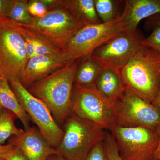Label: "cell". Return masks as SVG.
Segmentation results:
<instances>
[{
  "instance_id": "obj_24",
  "label": "cell",
  "mask_w": 160,
  "mask_h": 160,
  "mask_svg": "<svg viewBox=\"0 0 160 160\" xmlns=\"http://www.w3.org/2000/svg\"><path fill=\"white\" fill-rule=\"evenodd\" d=\"M104 142L109 160H122L116 142L111 133L108 131Z\"/></svg>"
},
{
  "instance_id": "obj_37",
  "label": "cell",
  "mask_w": 160,
  "mask_h": 160,
  "mask_svg": "<svg viewBox=\"0 0 160 160\" xmlns=\"http://www.w3.org/2000/svg\"></svg>"
},
{
  "instance_id": "obj_9",
  "label": "cell",
  "mask_w": 160,
  "mask_h": 160,
  "mask_svg": "<svg viewBox=\"0 0 160 160\" xmlns=\"http://www.w3.org/2000/svg\"><path fill=\"white\" fill-rule=\"evenodd\" d=\"M122 160H154L159 137L155 130L143 126L112 129Z\"/></svg>"
},
{
  "instance_id": "obj_33",
  "label": "cell",
  "mask_w": 160,
  "mask_h": 160,
  "mask_svg": "<svg viewBox=\"0 0 160 160\" xmlns=\"http://www.w3.org/2000/svg\"><path fill=\"white\" fill-rule=\"evenodd\" d=\"M47 160H66L59 155H53L51 156Z\"/></svg>"
},
{
  "instance_id": "obj_3",
  "label": "cell",
  "mask_w": 160,
  "mask_h": 160,
  "mask_svg": "<svg viewBox=\"0 0 160 160\" xmlns=\"http://www.w3.org/2000/svg\"><path fill=\"white\" fill-rule=\"evenodd\" d=\"M63 127L64 136L57 148L66 160H84L97 144L104 141L105 130L91 121L71 112Z\"/></svg>"
},
{
  "instance_id": "obj_14",
  "label": "cell",
  "mask_w": 160,
  "mask_h": 160,
  "mask_svg": "<svg viewBox=\"0 0 160 160\" xmlns=\"http://www.w3.org/2000/svg\"><path fill=\"white\" fill-rule=\"evenodd\" d=\"M123 12L129 23V30L133 31L141 21L160 13V0H126Z\"/></svg>"
},
{
  "instance_id": "obj_1",
  "label": "cell",
  "mask_w": 160,
  "mask_h": 160,
  "mask_svg": "<svg viewBox=\"0 0 160 160\" xmlns=\"http://www.w3.org/2000/svg\"><path fill=\"white\" fill-rule=\"evenodd\" d=\"M80 61L68 63L27 89L47 105L61 128L71 112L72 93Z\"/></svg>"
},
{
  "instance_id": "obj_32",
  "label": "cell",
  "mask_w": 160,
  "mask_h": 160,
  "mask_svg": "<svg viewBox=\"0 0 160 160\" xmlns=\"http://www.w3.org/2000/svg\"><path fill=\"white\" fill-rule=\"evenodd\" d=\"M152 104L157 106L160 110V89L159 92H158L155 99L154 100V102Z\"/></svg>"
},
{
  "instance_id": "obj_28",
  "label": "cell",
  "mask_w": 160,
  "mask_h": 160,
  "mask_svg": "<svg viewBox=\"0 0 160 160\" xmlns=\"http://www.w3.org/2000/svg\"><path fill=\"white\" fill-rule=\"evenodd\" d=\"M12 0H0V18L9 17Z\"/></svg>"
},
{
  "instance_id": "obj_30",
  "label": "cell",
  "mask_w": 160,
  "mask_h": 160,
  "mask_svg": "<svg viewBox=\"0 0 160 160\" xmlns=\"http://www.w3.org/2000/svg\"><path fill=\"white\" fill-rule=\"evenodd\" d=\"M15 146L9 143L7 145H0V160H5L4 158L6 154L13 150Z\"/></svg>"
},
{
  "instance_id": "obj_18",
  "label": "cell",
  "mask_w": 160,
  "mask_h": 160,
  "mask_svg": "<svg viewBox=\"0 0 160 160\" xmlns=\"http://www.w3.org/2000/svg\"><path fill=\"white\" fill-rule=\"evenodd\" d=\"M0 99L3 108L13 112L22 123L25 130L30 128V118L23 109L12 89L9 81L0 77Z\"/></svg>"
},
{
  "instance_id": "obj_11",
  "label": "cell",
  "mask_w": 160,
  "mask_h": 160,
  "mask_svg": "<svg viewBox=\"0 0 160 160\" xmlns=\"http://www.w3.org/2000/svg\"><path fill=\"white\" fill-rule=\"evenodd\" d=\"M25 41L14 25L7 18L0 26V69L6 79H20L28 62Z\"/></svg>"
},
{
  "instance_id": "obj_5",
  "label": "cell",
  "mask_w": 160,
  "mask_h": 160,
  "mask_svg": "<svg viewBox=\"0 0 160 160\" xmlns=\"http://www.w3.org/2000/svg\"><path fill=\"white\" fill-rule=\"evenodd\" d=\"M114 102L96 89L74 84L72 93L71 112L111 131L115 126Z\"/></svg>"
},
{
  "instance_id": "obj_27",
  "label": "cell",
  "mask_w": 160,
  "mask_h": 160,
  "mask_svg": "<svg viewBox=\"0 0 160 160\" xmlns=\"http://www.w3.org/2000/svg\"><path fill=\"white\" fill-rule=\"evenodd\" d=\"M160 25V13L146 19L144 27L147 31H152L157 26Z\"/></svg>"
},
{
  "instance_id": "obj_34",
  "label": "cell",
  "mask_w": 160,
  "mask_h": 160,
  "mask_svg": "<svg viewBox=\"0 0 160 160\" xmlns=\"http://www.w3.org/2000/svg\"><path fill=\"white\" fill-rule=\"evenodd\" d=\"M7 19V18H0V26L4 24Z\"/></svg>"
},
{
  "instance_id": "obj_17",
  "label": "cell",
  "mask_w": 160,
  "mask_h": 160,
  "mask_svg": "<svg viewBox=\"0 0 160 160\" xmlns=\"http://www.w3.org/2000/svg\"><path fill=\"white\" fill-rule=\"evenodd\" d=\"M96 89L111 101H116L125 89L119 73L110 69H103L98 78Z\"/></svg>"
},
{
  "instance_id": "obj_12",
  "label": "cell",
  "mask_w": 160,
  "mask_h": 160,
  "mask_svg": "<svg viewBox=\"0 0 160 160\" xmlns=\"http://www.w3.org/2000/svg\"><path fill=\"white\" fill-rule=\"evenodd\" d=\"M10 141L28 160H47L51 156L59 155L37 127H30L20 135L13 136Z\"/></svg>"
},
{
  "instance_id": "obj_15",
  "label": "cell",
  "mask_w": 160,
  "mask_h": 160,
  "mask_svg": "<svg viewBox=\"0 0 160 160\" xmlns=\"http://www.w3.org/2000/svg\"><path fill=\"white\" fill-rule=\"evenodd\" d=\"M57 6H62L68 9L74 16L86 25L102 23L97 13L94 0H55L53 8Z\"/></svg>"
},
{
  "instance_id": "obj_25",
  "label": "cell",
  "mask_w": 160,
  "mask_h": 160,
  "mask_svg": "<svg viewBox=\"0 0 160 160\" xmlns=\"http://www.w3.org/2000/svg\"><path fill=\"white\" fill-rule=\"evenodd\" d=\"M84 160H109L104 141L97 144Z\"/></svg>"
},
{
  "instance_id": "obj_20",
  "label": "cell",
  "mask_w": 160,
  "mask_h": 160,
  "mask_svg": "<svg viewBox=\"0 0 160 160\" xmlns=\"http://www.w3.org/2000/svg\"><path fill=\"white\" fill-rule=\"evenodd\" d=\"M94 2L97 13L102 23L113 21L122 14L121 8L125 5V1L94 0Z\"/></svg>"
},
{
  "instance_id": "obj_35",
  "label": "cell",
  "mask_w": 160,
  "mask_h": 160,
  "mask_svg": "<svg viewBox=\"0 0 160 160\" xmlns=\"http://www.w3.org/2000/svg\"><path fill=\"white\" fill-rule=\"evenodd\" d=\"M3 109L2 105V102H1V99H0V110Z\"/></svg>"
},
{
  "instance_id": "obj_29",
  "label": "cell",
  "mask_w": 160,
  "mask_h": 160,
  "mask_svg": "<svg viewBox=\"0 0 160 160\" xmlns=\"http://www.w3.org/2000/svg\"><path fill=\"white\" fill-rule=\"evenodd\" d=\"M5 160H28L24 154L15 147L13 150L6 154Z\"/></svg>"
},
{
  "instance_id": "obj_22",
  "label": "cell",
  "mask_w": 160,
  "mask_h": 160,
  "mask_svg": "<svg viewBox=\"0 0 160 160\" xmlns=\"http://www.w3.org/2000/svg\"><path fill=\"white\" fill-rule=\"evenodd\" d=\"M27 0H12L9 18L17 22L29 25L32 17L28 11Z\"/></svg>"
},
{
  "instance_id": "obj_16",
  "label": "cell",
  "mask_w": 160,
  "mask_h": 160,
  "mask_svg": "<svg viewBox=\"0 0 160 160\" xmlns=\"http://www.w3.org/2000/svg\"><path fill=\"white\" fill-rule=\"evenodd\" d=\"M103 70L102 66L90 57L82 59L76 72L74 84L85 88L96 89L98 78Z\"/></svg>"
},
{
  "instance_id": "obj_13",
  "label": "cell",
  "mask_w": 160,
  "mask_h": 160,
  "mask_svg": "<svg viewBox=\"0 0 160 160\" xmlns=\"http://www.w3.org/2000/svg\"><path fill=\"white\" fill-rule=\"evenodd\" d=\"M67 64L64 53L34 57L28 60L20 76V82L27 89L33 83L42 79Z\"/></svg>"
},
{
  "instance_id": "obj_8",
  "label": "cell",
  "mask_w": 160,
  "mask_h": 160,
  "mask_svg": "<svg viewBox=\"0 0 160 160\" xmlns=\"http://www.w3.org/2000/svg\"><path fill=\"white\" fill-rule=\"evenodd\" d=\"M9 82L20 105L38 126L43 137L50 146L57 148L62 140L64 131L54 120L48 106L31 94L20 80L12 79Z\"/></svg>"
},
{
  "instance_id": "obj_7",
  "label": "cell",
  "mask_w": 160,
  "mask_h": 160,
  "mask_svg": "<svg viewBox=\"0 0 160 160\" xmlns=\"http://www.w3.org/2000/svg\"><path fill=\"white\" fill-rule=\"evenodd\" d=\"M24 25L37 32L64 52L69 40L86 25L68 9L57 6L44 17H32L29 25Z\"/></svg>"
},
{
  "instance_id": "obj_10",
  "label": "cell",
  "mask_w": 160,
  "mask_h": 160,
  "mask_svg": "<svg viewBox=\"0 0 160 160\" xmlns=\"http://www.w3.org/2000/svg\"><path fill=\"white\" fill-rule=\"evenodd\" d=\"M115 126L122 127L143 126L155 130L160 123V110L125 88L114 101Z\"/></svg>"
},
{
  "instance_id": "obj_6",
  "label": "cell",
  "mask_w": 160,
  "mask_h": 160,
  "mask_svg": "<svg viewBox=\"0 0 160 160\" xmlns=\"http://www.w3.org/2000/svg\"><path fill=\"white\" fill-rule=\"evenodd\" d=\"M145 38L138 28L133 31L126 30L98 47L90 58L103 69H112L119 73L143 46Z\"/></svg>"
},
{
  "instance_id": "obj_36",
  "label": "cell",
  "mask_w": 160,
  "mask_h": 160,
  "mask_svg": "<svg viewBox=\"0 0 160 160\" xmlns=\"http://www.w3.org/2000/svg\"><path fill=\"white\" fill-rule=\"evenodd\" d=\"M0 77H4V76L2 74V71H1V69H0Z\"/></svg>"
},
{
  "instance_id": "obj_23",
  "label": "cell",
  "mask_w": 160,
  "mask_h": 160,
  "mask_svg": "<svg viewBox=\"0 0 160 160\" xmlns=\"http://www.w3.org/2000/svg\"><path fill=\"white\" fill-rule=\"evenodd\" d=\"M28 9L30 15L37 18L44 17L50 11L42 0L29 1Z\"/></svg>"
},
{
  "instance_id": "obj_19",
  "label": "cell",
  "mask_w": 160,
  "mask_h": 160,
  "mask_svg": "<svg viewBox=\"0 0 160 160\" xmlns=\"http://www.w3.org/2000/svg\"><path fill=\"white\" fill-rule=\"evenodd\" d=\"M14 25L24 38L28 39L33 43L35 47V56L64 53L62 49L37 32L17 22H14Z\"/></svg>"
},
{
  "instance_id": "obj_4",
  "label": "cell",
  "mask_w": 160,
  "mask_h": 160,
  "mask_svg": "<svg viewBox=\"0 0 160 160\" xmlns=\"http://www.w3.org/2000/svg\"><path fill=\"white\" fill-rule=\"evenodd\" d=\"M129 30L126 15L111 22L89 24L69 40L64 51L67 64L90 57L95 49L121 32Z\"/></svg>"
},
{
  "instance_id": "obj_26",
  "label": "cell",
  "mask_w": 160,
  "mask_h": 160,
  "mask_svg": "<svg viewBox=\"0 0 160 160\" xmlns=\"http://www.w3.org/2000/svg\"><path fill=\"white\" fill-rule=\"evenodd\" d=\"M142 45L154 49L160 54V25L153 29L148 37L145 38Z\"/></svg>"
},
{
  "instance_id": "obj_2",
  "label": "cell",
  "mask_w": 160,
  "mask_h": 160,
  "mask_svg": "<svg viewBox=\"0 0 160 160\" xmlns=\"http://www.w3.org/2000/svg\"><path fill=\"white\" fill-rule=\"evenodd\" d=\"M119 73L126 89L152 104L160 89V54L143 46Z\"/></svg>"
},
{
  "instance_id": "obj_21",
  "label": "cell",
  "mask_w": 160,
  "mask_h": 160,
  "mask_svg": "<svg viewBox=\"0 0 160 160\" xmlns=\"http://www.w3.org/2000/svg\"><path fill=\"white\" fill-rule=\"evenodd\" d=\"M16 116L8 109L0 110V145H3L9 138L18 136L24 132L25 130L19 129L15 124Z\"/></svg>"
},
{
  "instance_id": "obj_31",
  "label": "cell",
  "mask_w": 160,
  "mask_h": 160,
  "mask_svg": "<svg viewBox=\"0 0 160 160\" xmlns=\"http://www.w3.org/2000/svg\"><path fill=\"white\" fill-rule=\"evenodd\" d=\"M155 130L158 135L159 143L158 149L155 154L154 160H159L160 159V123L157 126Z\"/></svg>"
}]
</instances>
